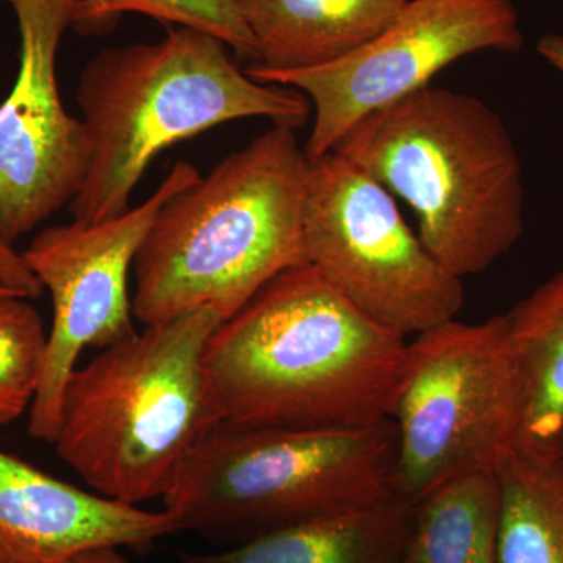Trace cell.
<instances>
[{
  "label": "cell",
  "mask_w": 563,
  "mask_h": 563,
  "mask_svg": "<svg viewBox=\"0 0 563 563\" xmlns=\"http://www.w3.org/2000/svg\"><path fill=\"white\" fill-rule=\"evenodd\" d=\"M407 343L302 263L218 325L203 369L222 424L357 428L390 420Z\"/></svg>",
  "instance_id": "6da1fadb"
},
{
  "label": "cell",
  "mask_w": 563,
  "mask_h": 563,
  "mask_svg": "<svg viewBox=\"0 0 563 563\" xmlns=\"http://www.w3.org/2000/svg\"><path fill=\"white\" fill-rule=\"evenodd\" d=\"M309 158L274 124L158 211L136 255L132 310L144 325L210 306L222 321L279 274L307 263Z\"/></svg>",
  "instance_id": "7a4b0ae2"
},
{
  "label": "cell",
  "mask_w": 563,
  "mask_h": 563,
  "mask_svg": "<svg viewBox=\"0 0 563 563\" xmlns=\"http://www.w3.org/2000/svg\"><path fill=\"white\" fill-rule=\"evenodd\" d=\"M332 151L413 210L421 242L459 279L490 268L525 231L520 155L474 96L422 88L363 118Z\"/></svg>",
  "instance_id": "3957f363"
},
{
  "label": "cell",
  "mask_w": 563,
  "mask_h": 563,
  "mask_svg": "<svg viewBox=\"0 0 563 563\" xmlns=\"http://www.w3.org/2000/svg\"><path fill=\"white\" fill-rule=\"evenodd\" d=\"M77 102L90 161L69 210L84 222L128 210L144 172L179 141L243 118L298 129L310 114L303 92L252 79L222 41L187 27L158 43L99 52L81 73Z\"/></svg>",
  "instance_id": "277c9868"
},
{
  "label": "cell",
  "mask_w": 563,
  "mask_h": 563,
  "mask_svg": "<svg viewBox=\"0 0 563 563\" xmlns=\"http://www.w3.org/2000/svg\"><path fill=\"white\" fill-rule=\"evenodd\" d=\"M222 318L199 306L144 325L70 374L55 448L92 492L139 506L163 498L220 422L203 354Z\"/></svg>",
  "instance_id": "5b68a950"
},
{
  "label": "cell",
  "mask_w": 563,
  "mask_h": 563,
  "mask_svg": "<svg viewBox=\"0 0 563 563\" xmlns=\"http://www.w3.org/2000/svg\"><path fill=\"white\" fill-rule=\"evenodd\" d=\"M395 461L390 420L357 428L218 422L181 463L163 495V510L179 531L242 543L282 526L395 496Z\"/></svg>",
  "instance_id": "8992f818"
},
{
  "label": "cell",
  "mask_w": 563,
  "mask_h": 563,
  "mask_svg": "<svg viewBox=\"0 0 563 563\" xmlns=\"http://www.w3.org/2000/svg\"><path fill=\"white\" fill-rule=\"evenodd\" d=\"M521 396L504 314L450 321L407 343L393 398V492L420 503L440 485L496 473L512 453Z\"/></svg>",
  "instance_id": "52a82bcc"
},
{
  "label": "cell",
  "mask_w": 563,
  "mask_h": 563,
  "mask_svg": "<svg viewBox=\"0 0 563 563\" xmlns=\"http://www.w3.org/2000/svg\"><path fill=\"white\" fill-rule=\"evenodd\" d=\"M307 263L361 312L402 336L455 320L465 295L407 225L395 198L336 152L309 161Z\"/></svg>",
  "instance_id": "ba28073f"
},
{
  "label": "cell",
  "mask_w": 563,
  "mask_h": 563,
  "mask_svg": "<svg viewBox=\"0 0 563 563\" xmlns=\"http://www.w3.org/2000/svg\"><path fill=\"white\" fill-rule=\"evenodd\" d=\"M201 177L179 162L135 209L99 222L74 220L38 233L21 257L49 290L54 320L46 358L31 407L32 439L54 443L63 395L87 347L102 351L135 335L128 279L158 211Z\"/></svg>",
  "instance_id": "9c48e42d"
},
{
  "label": "cell",
  "mask_w": 563,
  "mask_h": 563,
  "mask_svg": "<svg viewBox=\"0 0 563 563\" xmlns=\"http://www.w3.org/2000/svg\"><path fill=\"white\" fill-rule=\"evenodd\" d=\"M521 46L523 32L510 0H409L387 29L342 60L298 70L252 65L247 76L310 99L313 128L303 151L314 161L363 118L428 88L459 58Z\"/></svg>",
  "instance_id": "30bf717a"
},
{
  "label": "cell",
  "mask_w": 563,
  "mask_h": 563,
  "mask_svg": "<svg viewBox=\"0 0 563 563\" xmlns=\"http://www.w3.org/2000/svg\"><path fill=\"white\" fill-rule=\"evenodd\" d=\"M16 84L0 106V242L13 244L79 195L90 161L84 121L58 95L55 60L73 0H13Z\"/></svg>",
  "instance_id": "8fae6325"
},
{
  "label": "cell",
  "mask_w": 563,
  "mask_h": 563,
  "mask_svg": "<svg viewBox=\"0 0 563 563\" xmlns=\"http://www.w3.org/2000/svg\"><path fill=\"white\" fill-rule=\"evenodd\" d=\"M177 531L165 510L81 490L0 446V563H76L92 551L146 550Z\"/></svg>",
  "instance_id": "7c38bea8"
},
{
  "label": "cell",
  "mask_w": 563,
  "mask_h": 563,
  "mask_svg": "<svg viewBox=\"0 0 563 563\" xmlns=\"http://www.w3.org/2000/svg\"><path fill=\"white\" fill-rule=\"evenodd\" d=\"M413 506L398 496L272 529L184 563H407Z\"/></svg>",
  "instance_id": "4fadbf2b"
},
{
  "label": "cell",
  "mask_w": 563,
  "mask_h": 563,
  "mask_svg": "<svg viewBox=\"0 0 563 563\" xmlns=\"http://www.w3.org/2000/svg\"><path fill=\"white\" fill-rule=\"evenodd\" d=\"M266 70L318 68L376 38L409 0H240Z\"/></svg>",
  "instance_id": "5bb4252c"
},
{
  "label": "cell",
  "mask_w": 563,
  "mask_h": 563,
  "mask_svg": "<svg viewBox=\"0 0 563 563\" xmlns=\"http://www.w3.org/2000/svg\"><path fill=\"white\" fill-rule=\"evenodd\" d=\"M520 383L514 453L532 461L562 457L563 272L504 313Z\"/></svg>",
  "instance_id": "9a60e30c"
},
{
  "label": "cell",
  "mask_w": 563,
  "mask_h": 563,
  "mask_svg": "<svg viewBox=\"0 0 563 563\" xmlns=\"http://www.w3.org/2000/svg\"><path fill=\"white\" fill-rule=\"evenodd\" d=\"M496 473L466 474L413 506L407 563H499Z\"/></svg>",
  "instance_id": "2e32d148"
},
{
  "label": "cell",
  "mask_w": 563,
  "mask_h": 563,
  "mask_svg": "<svg viewBox=\"0 0 563 563\" xmlns=\"http://www.w3.org/2000/svg\"><path fill=\"white\" fill-rule=\"evenodd\" d=\"M499 483V563H563V459L510 453Z\"/></svg>",
  "instance_id": "e0dca14e"
},
{
  "label": "cell",
  "mask_w": 563,
  "mask_h": 563,
  "mask_svg": "<svg viewBox=\"0 0 563 563\" xmlns=\"http://www.w3.org/2000/svg\"><path fill=\"white\" fill-rule=\"evenodd\" d=\"M124 13H143L195 29L255 60L254 38L240 0H73L70 27L85 35L99 33L111 29Z\"/></svg>",
  "instance_id": "ac0fdd59"
},
{
  "label": "cell",
  "mask_w": 563,
  "mask_h": 563,
  "mask_svg": "<svg viewBox=\"0 0 563 563\" xmlns=\"http://www.w3.org/2000/svg\"><path fill=\"white\" fill-rule=\"evenodd\" d=\"M27 299L0 295V428L31 410L43 376L47 333Z\"/></svg>",
  "instance_id": "d6986e66"
},
{
  "label": "cell",
  "mask_w": 563,
  "mask_h": 563,
  "mask_svg": "<svg viewBox=\"0 0 563 563\" xmlns=\"http://www.w3.org/2000/svg\"><path fill=\"white\" fill-rule=\"evenodd\" d=\"M0 284L31 299L43 291V285L22 261L20 252L2 242H0Z\"/></svg>",
  "instance_id": "ffe728a7"
},
{
  "label": "cell",
  "mask_w": 563,
  "mask_h": 563,
  "mask_svg": "<svg viewBox=\"0 0 563 563\" xmlns=\"http://www.w3.org/2000/svg\"><path fill=\"white\" fill-rule=\"evenodd\" d=\"M537 52L542 55L544 62L550 63L554 69L563 76V36L550 33L537 43Z\"/></svg>",
  "instance_id": "44dd1931"
},
{
  "label": "cell",
  "mask_w": 563,
  "mask_h": 563,
  "mask_svg": "<svg viewBox=\"0 0 563 563\" xmlns=\"http://www.w3.org/2000/svg\"><path fill=\"white\" fill-rule=\"evenodd\" d=\"M76 563H133L120 553V550H101L84 554Z\"/></svg>",
  "instance_id": "7402d4cb"
},
{
  "label": "cell",
  "mask_w": 563,
  "mask_h": 563,
  "mask_svg": "<svg viewBox=\"0 0 563 563\" xmlns=\"http://www.w3.org/2000/svg\"><path fill=\"white\" fill-rule=\"evenodd\" d=\"M7 292H14L11 291L10 288H7L5 285L0 284V295H7ZM18 295V292H16Z\"/></svg>",
  "instance_id": "603a6c76"
},
{
  "label": "cell",
  "mask_w": 563,
  "mask_h": 563,
  "mask_svg": "<svg viewBox=\"0 0 563 563\" xmlns=\"http://www.w3.org/2000/svg\"><path fill=\"white\" fill-rule=\"evenodd\" d=\"M562 459H563V439H562Z\"/></svg>",
  "instance_id": "cb8c5ba5"
},
{
  "label": "cell",
  "mask_w": 563,
  "mask_h": 563,
  "mask_svg": "<svg viewBox=\"0 0 563 563\" xmlns=\"http://www.w3.org/2000/svg\"><path fill=\"white\" fill-rule=\"evenodd\" d=\"M7 2H10V3H11V2H13V0H7Z\"/></svg>",
  "instance_id": "d4e9b609"
}]
</instances>
